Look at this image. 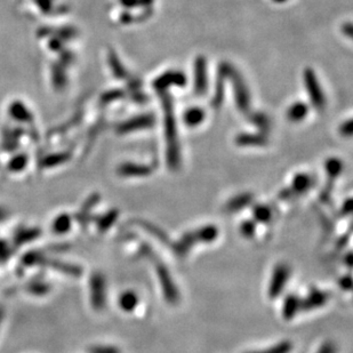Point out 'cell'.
I'll return each mask as SVG.
<instances>
[{"instance_id":"6da1fadb","label":"cell","mask_w":353,"mask_h":353,"mask_svg":"<svg viewBox=\"0 0 353 353\" xmlns=\"http://www.w3.org/2000/svg\"><path fill=\"white\" fill-rule=\"evenodd\" d=\"M162 106L165 115V139H166V161L167 166L173 172L181 167V147L177 136V127L174 114L172 97L162 93Z\"/></svg>"},{"instance_id":"7a4b0ae2","label":"cell","mask_w":353,"mask_h":353,"mask_svg":"<svg viewBox=\"0 0 353 353\" xmlns=\"http://www.w3.org/2000/svg\"><path fill=\"white\" fill-rule=\"evenodd\" d=\"M218 72H221L225 78H229L231 80L234 90L235 103H237L238 109L241 112H247L250 106V96L247 86L243 80L241 76L229 63H222L219 65Z\"/></svg>"},{"instance_id":"3957f363","label":"cell","mask_w":353,"mask_h":353,"mask_svg":"<svg viewBox=\"0 0 353 353\" xmlns=\"http://www.w3.org/2000/svg\"><path fill=\"white\" fill-rule=\"evenodd\" d=\"M149 258L152 259L153 263H155L157 277L159 279L163 298H165V300L170 304H177L178 302H180V293H178L176 285L174 283V279L172 277L170 270H168L166 265L163 264L162 261L160 262L159 259L156 258L153 253L150 255Z\"/></svg>"},{"instance_id":"277c9868","label":"cell","mask_w":353,"mask_h":353,"mask_svg":"<svg viewBox=\"0 0 353 353\" xmlns=\"http://www.w3.org/2000/svg\"><path fill=\"white\" fill-rule=\"evenodd\" d=\"M304 85L306 91L309 93L311 103L313 104L317 110H324L326 105L325 94L321 89V86L318 81V78L312 69H305L304 71Z\"/></svg>"},{"instance_id":"5b68a950","label":"cell","mask_w":353,"mask_h":353,"mask_svg":"<svg viewBox=\"0 0 353 353\" xmlns=\"http://www.w3.org/2000/svg\"><path fill=\"white\" fill-rule=\"evenodd\" d=\"M289 277L290 268L286 263H279L277 267L274 268L268 288V295L271 300L277 299L278 296L283 294Z\"/></svg>"},{"instance_id":"8992f818","label":"cell","mask_w":353,"mask_h":353,"mask_svg":"<svg viewBox=\"0 0 353 353\" xmlns=\"http://www.w3.org/2000/svg\"><path fill=\"white\" fill-rule=\"evenodd\" d=\"M90 302L94 310L102 311L105 306L106 300V281L104 275L96 272L90 277Z\"/></svg>"},{"instance_id":"52a82bcc","label":"cell","mask_w":353,"mask_h":353,"mask_svg":"<svg viewBox=\"0 0 353 353\" xmlns=\"http://www.w3.org/2000/svg\"><path fill=\"white\" fill-rule=\"evenodd\" d=\"M156 124V118L151 114L137 116L126 120L117 127V132L119 134H128L132 132H137L141 129H149Z\"/></svg>"},{"instance_id":"ba28073f","label":"cell","mask_w":353,"mask_h":353,"mask_svg":"<svg viewBox=\"0 0 353 353\" xmlns=\"http://www.w3.org/2000/svg\"><path fill=\"white\" fill-rule=\"evenodd\" d=\"M187 85V77L181 71H167V72L162 73L161 76L158 77L153 83V87L158 91V93H166V90L172 86L183 87Z\"/></svg>"},{"instance_id":"9c48e42d","label":"cell","mask_w":353,"mask_h":353,"mask_svg":"<svg viewBox=\"0 0 353 353\" xmlns=\"http://www.w3.org/2000/svg\"><path fill=\"white\" fill-rule=\"evenodd\" d=\"M193 90L197 95H203L208 88L207 62L203 56H198L194 61Z\"/></svg>"},{"instance_id":"30bf717a","label":"cell","mask_w":353,"mask_h":353,"mask_svg":"<svg viewBox=\"0 0 353 353\" xmlns=\"http://www.w3.org/2000/svg\"><path fill=\"white\" fill-rule=\"evenodd\" d=\"M329 301V294L327 291L313 288L304 299H301V311H313L324 306Z\"/></svg>"},{"instance_id":"8fae6325","label":"cell","mask_w":353,"mask_h":353,"mask_svg":"<svg viewBox=\"0 0 353 353\" xmlns=\"http://www.w3.org/2000/svg\"><path fill=\"white\" fill-rule=\"evenodd\" d=\"M153 173V168L144 163L125 162L118 167V174L122 177H146Z\"/></svg>"},{"instance_id":"7c38bea8","label":"cell","mask_w":353,"mask_h":353,"mask_svg":"<svg viewBox=\"0 0 353 353\" xmlns=\"http://www.w3.org/2000/svg\"><path fill=\"white\" fill-rule=\"evenodd\" d=\"M253 199H254V196L250 192L239 193L235 197L230 199V200L225 203L224 211L230 214L238 213L246 207H248L249 205L253 202Z\"/></svg>"},{"instance_id":"4fadbf2b","label":"cell","mask_w":353,"mask_h":353,"mask_svg":"<svg viewBox=\"0 0 353 353\" xmlns=\"http://www.w3.org/2000/svg\"><path fill=\"white\" fill-rule=\"evenodd\" d=\"M312 185H313V178L311 175L306 173H299L294 176L289 189L294 193V196H298V194L300 196V194L308 192Z\"/></svg>"},{"instance_id":"5bb4252c","label":"cell","mask_w":353,"mask_h":353,"mask_svg":"<svg viewBox=\"0 0 353 353\" xmlns=\"http://www.w3.org/2000/svg\"><path fill=\"white\" fill-rule=\"evenodd\" d=\"M235 143L239 146H264L268 144V137L264 133H257V134H239L235 137Z\"/></svg>"},{"instance_id":"9a60e30c","label":"cell","mask_w":353,"mask_h":353,"mask_svg":"<svg viewBox=\"0 0 353 353\" xmlns=\"http://www.w3.org/2000/svg\"><path fill=\"white\" fill-rule=\"evenodd\" d=\"M8 112L13 119L18 122H30L32 120L31 112H30L27 105L21 101H14L13 103L9 105Z\"/></svg>"},{"instance_id":"2e32d148","label":"cell","mask_w":353,"mask_h":353,"mask_svg":"<svg viewBox=\"0 0 353 353\" xmlns=\"http://www.w3.org/2000/svg\"><path fill=\"white\" fill-rule=\"evenodd\" d=\"M198 244H211L218 237V229L213 224L203 225V227L193 230Z\"/></svg>"},{"instance_id":"e0dca14e","label":"cell","mask_w":353,"mask_h":353,"mask_svg":"<svg viewBox=\"0 0 353 353\" xmlns=\"http://www.w3.org/2000/svg\"><path fill=\"white\" fill-rule=\"evenodd\" d=\"M301 311V299L294 294L288 295L284 302L283 315L286 320H291Z\"/></svg>"},{"instance_id":"ac0fdd59","label":"cell","mask_w":353,"mask_h":353,"mask_svg":"<svg viewBox=\"0 0 353 353\" xmlns=\"http://www.w3.org/2000/svg\"><path fill=\"white\" fill-rule=\"evenodd\" d=\"M183 120L188 127H197L205 120V111L200 106H191L184 112Z\"/></svg>"},{"instance_id":"d6986e66","label":"cell","mask_w":353,"mask_h":353,"mask_svg":"<svg viewBox=\"0 0 353 353\" xmlns=\"http://www.w3.org/2000/svg\"><path fill=\"white\" fill-rule=\"evenodd\" d=\"M137 223H139V225L143 230H145L147 233L152 234L153 237H155L157 240H159V241L165 245V246H168L170 248L172 247L173 243L171 241L170 237H168V235L163 232L160 228H158L157 225L147 221H137Z\"/></svg>"},{"instance_id":"ffe728a7","label":"cell","mask_w":353,"mask_h":353,"mask_svg":"<svg viewBox=\"0 0 353 353\" xmlns=\"http://www.w3.org/2000/svg\"><path fill=\"white\" fill-rule=\"evenodd\" d=\"M309 114V106L303 102H295L287 110V118L293 122H300L305 119Z\"/></svg>"},{"instance_id":"44dd1931","label":"cell","mask_w":353,"mask_h":353,"mask_svg":"<svg viewBox=\"0 0 353 353\" xmlns=\"http://www.w3.org/2000/svg\"><path fill=\"white\" fill-rule=\"evenodd\" d=\"M139 301L140 299L135 291L127 290L120 295L118 303H119V306L122 311L133 312L136 309L137 304H139Z\"/></svg>"},{"instance_id":"7402d4cb","label":"cell","mask_w":353,"mask_h":353,"mask_svg":"<svg viewBox=\"0 0 353 353\" xmlns=\"http://www.w3.org/2000/svg\"><path fill=\"white\" fill-rule=\"evenodd\" d=\"M253 216L256 223H269L272 219V209L268 205L257 203L253 207Z\"/></svg>"},{"instance_id":"603a6c76","label":"cell","mask_w":353,"mask_h":353,"mask_svg":"<svg viewBox=\"0 0 353 353\" xmlns=\"http://www.w3.org/2000/svg\"><path fill=\"white\" fill-rule=\"evenodd\" d=\"M325 170L328 180L336 181V178L341 175V173L343 171V162L339 158H329V159H327L325 162Z\"/></svg>"},{"instance_id":"cb8c5ba5","label":"cell","mask_w":353,"mask_h":353,"mask_svg":"<svg viewBox=\"0 0 353 353\" xmlns=\"http://www.w3.org/2000/svg\"><path fill=\"white\" fill-rule=\"evenodd\" d=\"M118 215H119V212H118L117 209H112V211H109L104 215H102V216L97 219V228H99L100 231H107V230L116 223Z\"/></svg>"},{"instance_id":"d4e9b609","label":"cell","mask_w":353,"mask_h":353,"mask_svg":"<svg viewBox=\"0 0 353 353\" xmlns=\"http://www.w3.org/2000/svg\"><path fill=\"white\" fill-rule=\"evenodd\" d=\"M70 158V155L66 152H61V153H53V155H49V156H46L43 161H42V166L45 168H50V167H55V166H59L61 163H64L65 161H68Z\"/></svg>"},{"instance_id":"484cf974","label":"cell","mask_w":353,"mask_h":353,"mask_svg":"<svg viewBox=\"0 0 353 353\" xmlns=\"http://www.w3.org/2000/svg\"><path fill=\"white\" fill-rule=\"evenodd\" d=\"M109 63H110V68L112 70V73L115 75L116 78H118V79L126 78L127 72H126L125 66L122 65L119 58H118L117 54H115V52H110Z\"/></svg>"},{"instance_id":"4316f807","label":"cell","mask_w":353,"mask_h":353,"mask_svg":"<svg viewBox=\"0 0 353 353\" xmlns=\"http://www.w3.org/2000/svg\"><path fill=\"white\" fill-rule=\"evenodd\" d=\"M71 229V217L68 214H61L54 219L53 231L58 234L66 233Z\"/></svg>"},{"instance_id":"83f0119b","label":"cell","mask_w":353,"mask_h":353,"mask_svg":"<svg viewBox=\"0 0 353 353\" xmlns=\"http://www.w3.org/2000/svg\"><path fill=\"white\" fill-rule=\"evenodd\" d=\"M52 79H53V85L56 89L60 88L62 89L63 87L66 85V76L64 72V69L62 65L60 64H55L53 66V71H52Z\"/></svg>"},{"instance_id":"f1b7e54d","label":"cell","mask_w":353,"mask_h":353,"mask_svg":"<svg viewBox=\"0 0 353 353\" xmlns=\"http://www.w3.org/2000/svg\"><path fill=\"white\" fill-rule=\"evenodd\" d=\"M291 350H293V343L289 342V341H284V342L278 343V344H275L273 346L268 347V349L254 351V352H249V353H289Z\"/></svg>"},{"instance_id":"f546056e","label":"cell","mask_w":353,"mask_h":353,"mask_svg":"<svg viewBox=\"0 0 353 353\" xmlns=\"http://www.w3.org/2000/svg\"><path fill=\"white\" fill-rule=\"evenodd\" d=\"M38 235H39L38 229H24L16 234L15 241H16L18 246H21L23 243L31 241V240H34L35 238H38Z\"/></svg>"},{"instance_id":"4dcf8cb0","label":"cell","mask_w":353,"mask_h":353,"mask_svg":"<svg viewBox=\"0 0 353 353\" xmlns=\"http://www.w3.org/2000/svg\"><path fill=\"white\" fill-rule=\"evenodd\" d=\"M224 79H225V77L221 72H218V81L216 84V87H215V94L213 96V105L215 107H217L222 104L223 96H224V83H223Z\"/></svg>"},{"instance_id":"1f68e13d","label":"cell","mask_w":353,"mask_h":353,"mask_svg":"<svg viewBox=\"0 0 353 353\" xmlns=\"http://www.w3.org/2000/svg\"><path fill=\"white\" fill-rule=\"evenodd\" d=\"M256 222L254 219H247L240 225V233L243 237L247 239H252L254 237L255 232H256Z\"/></svg>"},{"instance_id":"d6a6232c","label":"cell","mask_w":353,"mask_h":353,"mask_svg":"<svg viewBox=\"0 0 353 353\" xmlns=\"http://www.w3.org/2000/svg\"><path fill=\"white\" fill-rule=\"evenodd\" d=\"M28 165V157L25 155H20L14 157L13 159L9 161V165L8 168L13 172H20L22 171L23 168L27 167Z\"/></svg>"},{"instance_id":"836d02e7","label":"cell","mask_w":353,"mask_h":353,"mask_svg":"<svg viewBox=\"0 0 353 353\" xmlns=\"http://www.w3.org/2000/svg\"><path fill=\"white\" fill-rule=\"evenodd\" d=\"M252 122L256 125L261 133H264L270 129V120L267 116L262 114H256L252 118Z\"/></svg>"},{"instance_id":"e575fe53","label":"cell","mask_w":353,"mask_h":353,"mask_svg":"<svg viewBox=\"0 0 353 353\" xmlns=\"http://www.w3.org/2000/svg\"><path fill=\"white\" fill-rule=\"evenodd\" d=\"M155 0H120L121 5L126 8H135L141 6L143 8H151Z\"/></svg>"},{"instance_id":"d590c367","label":"cell","mask_w":353,"mask_h":353,"mask_svg":"<svg viewBox=\"0 0 353 353\" xmlns=\"http://www.w3.org/2000/svg\"><path fill=\"white\" fill-rule=\"evenodd\" d=\"M99 200H100L99 194H93V196H91L88 199V200L86 201L83 209H81V212H80V218L81 219L87 218V216H88V214L91 212V209H93V207L95 206V205L99 202Z\"/></svg>"},{"instance_id":"8d00e7d4","label":"cell","mask_w":353,"mask_h":353,"mask_svg":"<svg viewBox=\"0 0 353 353\" xmlns=\"http://www.w3.org/2000/svg\"><path fill=\"white\" fill-rule=\"evenodd\" d=\"M89 353H120V350L116 346L110 345H96L88 349Z\"/></svg>"},{"instance_id":"74e56055","label":"cell","mask_w":353,"mask_h":353,"mask_svg":"<svg viewBox=\"0 0 353 353\" xmlns=\"http://www.w3.org/2000/svg\"><path fill=\"white\" fill-rule=\"evenodd\" d=\"M121 96H122V91L119 89L106 91V93H104V95L102 96V102H103V103H110V102L118 100Z\"/></svg>"},{"instance_id":"f35d334b","label":"cell","mask_w":353,"mask_h":353,"mask_svg":"<svg viewBox=\"0 0 353 353\" xmlns=\"http://www.w3.org/2000/svg\"><path fill=\"white\" fill-rule=\"evenodd\" d=\"M35 4H37L40 11L45 14L49 13L53 8V0H35Z\"/></svg>"},{"instance_id":"ab89813d","label":"cell","mask_w":353,"mask_h":353,"mask_svg":"<svg viewBox=\"0 0 353 353\" xmlns=\"http://www.w3.org/2000/svg\"><path fill=\"white\" fill-rule=\"evenodd\" d=\"M30 290H31V293L33 294H39V295H44L46 294L48 291V286L47 285H45V284H38V283H35L31 286V288H30Z\"/></svg>"},{"instance_id":"60d3db41","label":"cell","mask_w":353,"mask_h":353,"mask_svg":"<svg viewBox=\"0 0 353 353\" xmlns=\"http://www.w3.org/2000/svg\"><path fill=\"white\" fill-rule=\"evenodd\" d=\"M339 284H340V287L343 290H346V291L351 290V288H352V278H351V275L347 274V275H344V277H342L340 279V283Z\"/></svg>"},{"instance_id":"b9f144b4","label":"cell","mask_w":353,"mask_h":353,"mask_svg":"<svg viewBox=\"0 0 353 353\" xmlns=\"http://www.w3.org/2000/svg\"><path fill=\"white\" fill-rule=\"evenodd\" d=\"M340 133L342 136H345V137H350L352 135V122L351 120H347L344 124H342V126L340 127Z\"/></svg>"},{"instance_id":"7bdbcfd3","label":"cell","mask_w":353,"mask_h":353,"mask_svg":"<svg viewBox=\"0 0 353 353\" xmlns=\"http://www.w3.org/2000/svg\"><path fill=\"white\" fill-rule=\"evenodd\" d=\"M317 353H336V347L332 343L326 342L321 345V347Z\"/></svg>"},{"instance_id":"ee69618b","label":"cell","mask_w":353,"mask_h":353,"mask_svg":"<svg viewBox=\"0 0 353 353\" xmlns=\"http://www.w3.org/2000/svg\"><path fill=\"white\" fill-rule=\"evenodd\" d=\"M341 213L342 215H344V216H347V215H350L352 213V199L351 198L347 199V200L343 203V206L341 208Z\"/></svg>"},{"instance_id":"f6af8a7d","label":"cell","mask_w":353,"mask_h":353,"mask_svg":"<svg viewBox=\"0 0 353 353\" xmlns=\"http://www.w3.org/2000/svg\"><path fill=\"white\" fill-rule=\"evenodd\" d=\"M278 197H279V200H289V199H291L295 196H294V193L291 192L289 188H286V189H284V190H281L279 192Z\"/></svg>"},{"instance_id":"bcb514c9","label":"cell","mask_w":353,"mask_h":353,"mask_svg":"<svg viewBox=\"0 0 353 353\" xmlns=\"http://www.w3.org/2000/svg\"><path fill=\"white\" fill-rule=\"evenodd\" d=\"M49 47L52 48L53 50H55V52H59V50L62 49L63 47V45H62V39H59V38H54L50 40V43H49Z\"/></svg>"},{"instance_id":"7dc6e473","label":"cell","mask_w":353,"mask_h":353,"mask_svg":"<svg viewBox=\"0 0 353 353\" xmlns=\"http://www.w3.org/2000/svg\"><path fill=\"white\" fill-rule=\"evenodd\" d=\"M350 234H351V230H350V231L347 232L345 235H343L342 238H340V239H339V241H337V246H336V248H337V249L341 250V249H343V248H344V247L346 246L347 240L350 239Z\"/></svg>"},{"instance_id":"c3c4849f","label":"cell","mask_w":353,"mask_h":353,"mask_svg":"<svg viewBox=\"0 0 353 353\" xmlns=\"http://www.w3.org/2000/svg\"><path fill=\"white\" fill-rule=\"evenodd\" d=\"M343 32H344V34H346L347 37H351V35H352V25H351V23H346L344 27H343Z\"/></svg>"},{"instance_id":"681fc988","label":"cell","mask_w":353,"mask_h":353,"mask_svg":"<svg viewBox=\"0 0 353 353\" xmlns=\"http://www.w3.org/2000/svg\"><path fill=\"white\" fill-rule=\"evenodd\" d=\"M346 265L349 268L352 267V254L351 253H347L346 254Z\"/></svg>"},{"instance_id":"f907efd6","label":"cell","mask_w":353,"mask_h":353,"mask_svg":"<svg viewBox=\"0 0 353 353\" xmlns=\"http://www.w3.org/2000/svg\"><path fill=\"white\" fill-rule=\"evenodd\" d=\"M4 218H5V212L3 211V209H0V221Z\"/></svg>"},{"instance_id":"816d5d0a","label":"cell","mask_w":353,"mask_h":353,"mask_svg":"<svg viewBox=\"0 0 353 353\" xmlns=\"http://www.w3.org/2000/svg\"><path fill=\"white\" fill-rule=\"evenodd\" d=\"M275 3H285V2H287V0H274Z\"/></svg>"},{"instance_id":"f5cc1de1","label":"cell","mask_w":353,"mask_h":353,"mask_svg":"<svg viewBox=\"0 0 353 353\" xmlns=\"http://www.w3.org/2000/svg\"><path fill=\"white\" fill-rule=\"evenodd\" d=\"M2 317H3V314H2V310H0V321H2Z\"/></svg>"}]
</instances>
